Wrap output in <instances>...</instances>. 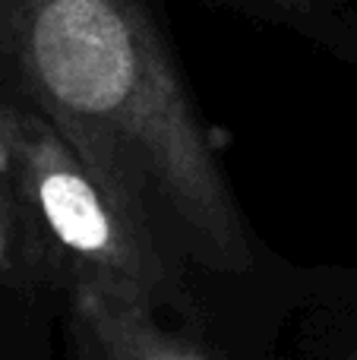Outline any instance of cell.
Segmentation results:
<instances>
[{
    "label": "cell",
    "mask_w": 357,
    "mask_h": 360,
    "mask_svg": "<svg viewBox=\"0 0 357 360\" xmlns=\"http://www.w3.org/2000/svg\"><path fill=\"white\" fill-rule=\"evenodd\" d=\"M351 360H357V354H354V357H351Z\"/></svg>",
    "instance_id": "cell-7"
},
{
    "label": "cell",
    "mask_w": 357,
    "mask_h": 360,
    "mask_svg": "<svg viewBox=\"0 0 357 360\" xmlns=\"http://www.w3.org/2000/svg\"><path fill=\"white\" fill-rule=\"evenodd\" d=\"M22 171V146H19L16 105L0 92V177H13Z\"/></svg>",
    "instance_id": "cell-5"
},
{
    "label": "cell",
    "mask_w": 357,
    "mask_h": 360,
    "mask_svg": "<svg viewBox=\"0 0 357 360\" xmlns=\"http://www.w3.org/2000/svg\"><path fill=\"white\" fill-rule=\"evenodd\" d=\"M0 92L48 120L181 266L253 272L164 0H0Z\"/></svg>",
    "instance_id": "cell-1"
},
{
    "label": "cell",
    "mask_w": 357,
    "mask_h": 360,
    "mask_svg": "<svg viewBox=\"0 0 357 360\" xmlns=\"http://www.w3.org/2000/svg\"><path fill=\"white\" fill-rule=\"evenodd\" d=\"M257 22L275 25L329 57L357 67V13L348 0H219Z\"/></svg>",
    "instance_id": "cell-4"
},
{
    "label": "cell",
    "mask_w": 357,
    "mask_h": 360,
    "mask_svg": "<svg viewBox=\"0 0 357 360\" xmlns=\"http://www.w3.org/2000/svg\"><path fill=\"white\" fill-rule=\"evenodd\" d=\"M16 105V101H13ZM25 190L51 262L133 300L187 310L183 266L38 114L16 105Z\"/></svg>",
    "instance_id": "cell-2"
},
{
    "label": "cell",
    "mask_w": 357,
    "mask_h": 360,
    "mask_svg": "<svg viewBox=\"0 0 357 360\" xmlns=\"http://www.w3.org/2000/svg\"><path fill=\"white\" fill-rule=\"evenodd\" d=\"M348 6H351V10L357 13V0H348Z\"/></svg>",
    "instance_id": "cell-6"
},
{
    "label": "cell",
    "mask_w": 357,
    "mask_h": 360,
    "mask_svg": "<svg viewBox=\"0 0 357 360\" xmlns=\"http://www.w3.org/2000/svg\"><path fill=\"white\" fill-rule=\"evenodd\" d=\"M79 360H209L158 323V310L95 281H70Z\"/></svg>",
    "instance_id": "cell-3"
}]
</instances>
